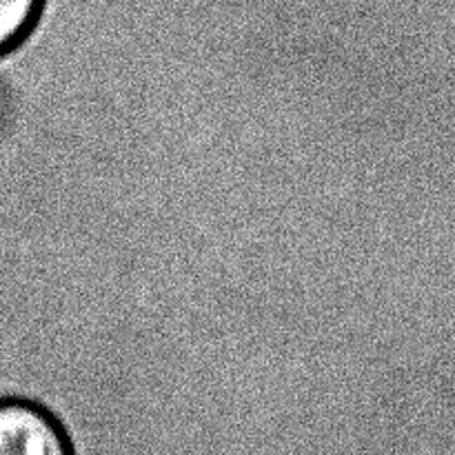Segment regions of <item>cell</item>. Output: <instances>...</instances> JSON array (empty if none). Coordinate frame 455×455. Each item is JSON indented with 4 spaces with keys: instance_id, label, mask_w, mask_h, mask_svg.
<instances>
[{
    "instance_id": "obj_1",
    "label": "cell",
    "mask_w": 455,
    "mask_h": 455,
    "mask_svg": "<svg viewBox=\"0 0 455 455\" xmlns=\"http://www.w3.org/2000/svg\"><path fill=\"white\" fill-rule=\"evenodd\" d=\"M0 455H74L52 413L25 400L0 403Z\"/></svg>"
},
{
    "instance_id": "obj_2",
    "label": "cell",
    "mask_w": 455,
    "mask_h": 455,
    "mask_svg": "<svg viewBox=\"0 0 455 455\" xmlns=\"http://www.w3.org/2000/svg\"><path fill=\"white\" fill-rule=\"evenodd\" d=\"M40 7L43 0H0V56L29 34Z\"/></svg>"
}]
</instances>
